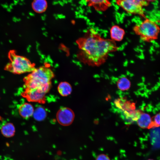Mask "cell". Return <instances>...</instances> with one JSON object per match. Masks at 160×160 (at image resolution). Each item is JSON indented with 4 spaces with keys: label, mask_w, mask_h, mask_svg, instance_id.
Wrapping results in <instances>:
<instances>
[{
    "label": "cell",
    "mask_w": 160,
    "mask_h": 160,
    "mask_svg": "<svg viewBox=\"0 0 160 160\" xmlns=\"http://www.w3.org/2000/svg\"><path fill=\"white\" fill-rule=\"evenodd\" d=\"M80 61L90 66L99 67L106 61L110 53L117 51L116 42L102 37L95 29H88L83 37L76 41Z\"/></svg>",
    "instance_id": "cell-1"
},
{
    "label": "cell",
    "mask_w": 160,
    "mask_h": 160,
    "mask_svg": "<svg viewBox=\"0 0 160 160\" xmlns=\"http://www.w3.org/2000/svg\"><path fill=\"white\" fill-rule=\"evenodd\" d=\"M54 76L53 71L47 65L36 68L24 78L25 87L46 94L51 88V80Z\"/></svg>",
    "instance_id": "cell-2"
},
{
    "label": "cell",
    "mask_w": 160,
    "mask_h": 160,
    "mask_svg": "<svg viewBox=\"0 0 160 160\" xmlns=\"http://www.w3.org/2000/svg\"><path fill=\"white\" fill-rule=\"evenodd\" d=\"M113 107L121 119L127 124L137 122L141 113L136 110L135 103L124 98H118L114 100Z\"/></svg>",
    "instance_id": "cell-3"
},
{
    "label": "cell",
    "mask_w": 160,
    "mask_h": 160,
    "mask_svg": "<svg viewBox=\"0 0 160 160\" xmlns=\"http://www.w3.org/2000/svg\"><path fill=\"white\" fill-rule=\"evenodd\" d=\"M9 62L5 70L14 74H21L31 72L35 69L34 64L28 58L18 55L14 50L9 51L8 54Z\"/></svg>",
    "instance_id": "cell-4"
},
{
    "label": "cell",
    "mask_w": 160,
    "mask_h": 160,
    "mask_svg": "<svg viewBox=\"0 0 160 160\" xmlns=\"http://www.w3.org/2000/svg\"><path fill=\"white\" fill-rule=\"evenodd\" d=\"M133 30L141 39L145 41L156 39L159 31L158 25L154 22L147 18L140 24L134 26Z\"/></svg>",
    "instance_id": "cell-5"
},
{
    "label": "cell",
    "mask_w": 160,
    "mask_h": 160,
    "mask_svg": "<svg viewBox=\"0 0 160 160\" xmlns=\"http://www.w3.org/2000/svg\"><path fill=\"white\" fill-rule=\"evenodd\" d=\"M116 4L127 12L145 16L143 7L147 6L148 2L145 0H116Z\"/></svg>",
    "instance_id": "cell-6"
},
{
    "label": "cell",
    "mask_w": 160,
    "mask_h": 160,
    "mask_svg": "<svg viewBox=\"0 0 160 160\" xmlns=\"http://www.w3.org/2000/svg\"><path fill=\"white\" fill-rule=\"evenodd\" d=\"M75 118V114L73 111L67 107L60 108L57 112L56 119L58 123L65 126L70 125Z\"/></svg>",
    "instance_id": "cell-7"
},
{
    "label": "cell",
    "mask_w": 160,
    "mask_h": 160,
    "mask_svg": "<svg viewBox=\"0 0 160 160\" xmlns=\"http://www.w3.org/2000/svg\"><path fill=\"white\" fill-rule=\"evenodd\" d=\"M21 95L29 101L44 103L45 102L46 94L38 90L28 88H25L21 93Z\"/></svg>",
    "instance_id": "cell-8"
},
{
    "label": "cell",
    "mask_w": 160,
    "mask_h": 160,
    "mask_svg": "<svg viewBox=\"0 0 160 160\" xmlns=\"http://www.w3.org/2000/svg\"><path fill=\"white\" fill-rule=\"evenodd\" d=\"M86 2L88 6L99 11H105L111 5L109 0H86Z\"/></svg>",
    "instance_id": "cell-9"
},
{
    "label": "cell",
    "mask_w": 160,
    "mask_h": 160,
    "mask_svg": "<svg viewBox=\"0 0 160 160\" xmlns=\"http://www.w3.org/2000/svg\"><path fill=\"white\" fill-rule=\"evenodd\" d=\"M111 39L115 41H120L123 39L125 34L124 30L118 25L112 26L110 30Z\"/></svg>",
    "instance_id": "cell-10"
},
{
    "label": "cell",
    "mask_w": 160,
    "mask_h": 160,
    "mask_svg": "<svg viewBox=\"0 0 160 160\" xmlns=\"http://www.w3.org/2000/svg\"><path fill=\"white\" fill-rule=\"evenodd\" d=\"M137 122V124L140 127L147 129L152 127L153 120L149 114L146 113H141Z\"/></svg>",
    "instance_id": "cell-11"
},
{
    "label": "cell",
    "mask_w": 160,
    "mask_h": 160,
    "mask_svg": "<svg viewBox=\"0 0 160 160\" xmlns=\"http://www.w3.org/2000/svg\"><path fill=\"white\" fill-rule=\"evenodd\" d=\"M20 115L24 118H28L33 115L34 109L33 105L28 103H25L18 108Z\"/></svg>",
    "instance_id": "cell-12"
},
{
    "label": "cell",
    "mask_w": 160,
    "mask_h": 160,
    "mask_svg": "<svg viewBox=\"0 0 160 160\" xmlns=\"http://www.w3.org/2000/svg\"><path fill=\"white\" fill-rule=\"evenodd\" d=\"M2 135L7 138H10L15 135V129L14 125L10 122L4 123L0 128Z\"/></svg>",
    "instance_id": "cell-13"
},
{
    "label": "cell",
    "mask_w": 160,
    "mask_h": 160,
    "mask_svg": "<svg viewBox=\"0 0 160 160\" xmlns=\"http://www.w3.org/2000/svg\"><path fill=\"white\" fill-rule=\"evenodd\" d=\"M48 4L46 0H33L31 3V7L36 12L41 13L47 10Z\"/></svg>",
    "instance_id": "cell-14"
},
{
    "label": "cell",
    "mask_w": 160,
    "mask_h": 160,
    "mask_svg": "<svg viewBox=\"0 0 160 160\" xmlns=\"http://www.w3.org/2000/svg\"><path fill=\"white\" fill-rule=\"evenodd\" d=\"M57 90L59 94L62 96H67L70 95L72 91L71 84L67 82L60 83L57 87Z\"/></svg>",
    "instance_id": "cell-15"
},
{
    "label": "cell",
    "mask_w": 160,
    "mask_h": 160,
    "mask_svg": "<svg viewBox=\"0 0 160 160\" xmlns=\"http://www.w3.org/2000/svg\"><path fill=\"white\" fill-rule=\"evenodd\" d=\"M33 115L36 120L39 121H42L46 118L47 113L44 108L39 107L34 110Z\"/></svg>",
    "instance_id": "cell-16"
},
{
    "label": "cell",
    "mask_w": 160,
    "mask_h": 160,
    "mask_svg": "<svg viewBox=\"0 0 160 160\" xmlns=\"http://www.w3.org/2000/svg\"><path fill=\"white\" fill-rule=\"evenodd\" d=\"M117 86L119 89L122 91L126 90L130 87V82L126 77H122L118 81Z\"/></svg>",
    "instance_id": "cell-17"
},
{
    "label": "cell",
    "mask_w": 160,
    "mask_h": 160,
    "mask_svg": "<svg viewBox=\"0 0 160 160\" xmlns=\"http://www.w3.org/2000/svg\"><path fill=\"white\" fill-rule=\"evenodd\" d=\"M153 120L155 126L160 127V113L156 114Z\"/></svg>",
    "instance_id": "cell-18"
},
{
    "label": "cell",
    "mask_w": 160,
    "mask_h": 160,
    "mask_svg": "<svg viewBox=\"0 0 160 160\" xmlns=\"http://www.w3.org/2000/svg\"><path fill=\"white\" fill-rule=\"evenodd\" d=\"M96 160H110V159L107 155L102 154L97 156Z\"/></svg>",
    "instance_id": "cell-19"
},
{
    "label": "cell",
    "mask_w": 160,
    "mask_h": 160,
    "mask_svg": "<svg viewBox=\"0 0 160 160\" xmlns=\"http://www.w3.org/2000/svg\"><path fill=\"white\" fill-rule=\"evenodd\" d=\"M145 0L146 1H148V2H153V1H155L156 0Z\"/></svg>",
    "instance_id": "cell-20"
},
{
    "label": "cell",
    "mask_w": 160,
    "mask_h": 160,
    "mask_svg": "<svg viewBox=\"0 0 160 160\" xmlns=\"http://www.w3.org/2000/svg\"><path fill=\"white\" fill-rule=\"evenodd\" d=\"M148 160H153V159H149Z\"/></svg>",
    "instance_id": "cell-21"
}]
</instances>
